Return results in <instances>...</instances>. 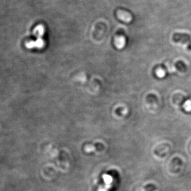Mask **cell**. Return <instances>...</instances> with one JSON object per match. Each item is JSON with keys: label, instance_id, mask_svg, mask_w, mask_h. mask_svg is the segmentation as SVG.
<instances>
[{"label": "cell", "instance_id": "1", "mask_svg": "<svg viewBox=\"0 0 191 191\" xmlns=\"http://www.w3.org/2000/svg\"><path fill=\"white\" fill-rule=\"evenodd\" d=\"M44 27L42 25L37 26L34 30V35L37 37V40L27 42V48L29 49H32L34 48L42 49L45 46V42L42 39V37L44 35Z\"/></svg>", "mask_w": 191, "mask_h": 191}, {"label": "cell", "instance_id": "2", "mask_svg": "<svg viewBox=\"0 0 191 191\" xmlns=\"http://www.w3.org/2000/svg\"><path fill=\"white\" fill-rule=\"evenodd\" d=\"M173 40L176 42L191 43V37L189 34L185 33H175L173 35Z\"/></svg>", "mask_w": 191, "mask_h": 191}, {"label": "cell", "instance_id": "3", "mask_svg": "<svg viewBox=\"0 0 191 191\" xmlns=\"http://www.w3.org/2000/svg\"><path fill=\"white\" fill-rule=\"evenodd\" d=\"M117 15L119 19L126 22H129L132 20V17L131 15L125 11H119L117 13Z\"/></svg>", "mask_w": 191, "mask_h": 191}, {"label": "cell", "instance_id": "4", "mask_svg": "<svg viewBox=\"0 0 191 191\" xmlns=\"http://www.w3.org/2000/svg\"><path fill=\"white\" fill-rule=\"evenodd\" d=\"M126 40L123 36H117L115 38V45L118 49H122L125 45Z\"/></svg>", "mask_w": 191, "mask_h": 191}, {"label": "cell", "instance_id": "5", "mask_svg": "<svg viewBox=\"0 0 191 191\" xmlns=\"http://www.w3.org/2000/svg\"><path fill=\"white\" fill-rule=\"evenodd\" d=\"M176 66L179 71H185L186 69L185 64L184 62H182V61H179V62H177V63L176 64Z\"/></svg>", "mask_w": 191, "mask_h": 191}, {"label": "cell", "instance_id": "6", "mask_svg": "<svg viewBox=\"0 0 191 191\" xmlns=\"http://www.w3.org/2000/svg\"><path fill=\"white\" fill-rule=\"evenodd\" d=\"M157 74L158 76L160 77V78H162L164 77L165 75V72L164 70H163L162 69H159L157 71Z\"/></svg>", "mask_w": 191, "mask_h": 191}, {"label": "cell", "instance_id": "7", "mask_svg": "<svg viewBox=\"0 0 191 191\" xmlns=\"http://www.w3.org/2000/svg\"><path fill=\"white\" fill-rule=\"evenodd\" d=\"M185 108L186 110H188V111H189V110H191V101H188V102H186V103L185 104Z\"/></svg>", "mask_w": 191, "mask_h": 191}]
</instances>
